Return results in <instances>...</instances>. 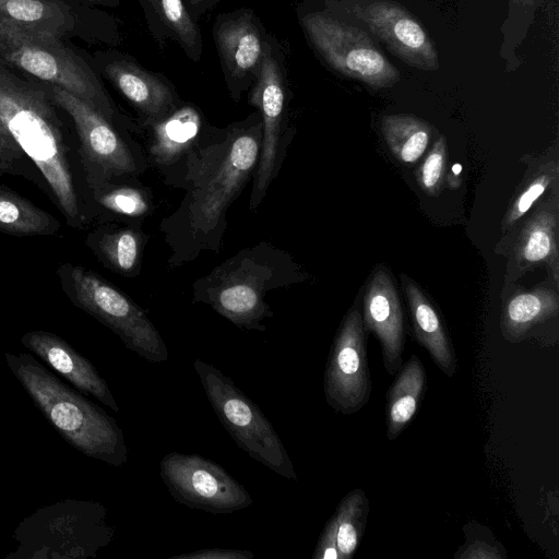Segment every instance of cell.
Masks as SVG:
<instances>
[{
    "label": "cell",
    "mask_w": 559,
    "mask_h": 559,
    "mask_svg": "<svg viewBox=\"0 0 559 559\" xmlns=\"http://www.w3.org/2000/svg\"><path fill=\"white\" fill-rule=\"evenodd\" d=\"M330 10L360 21L407 64L421 70L439 68L438 52L427 32L401 4L391 0H335Z\"/></svg>",
    "instance_id": "4fadbf2b"
},
{
    "label": "cell",
    "mask_w": 559,
    "mask_h": 559,
    "mask_svg": "<svg viewBox=\"0 0 559 559\" xmlns=\"http://www.w3.org/2000/svg\"><path fill=\"white\" fill-rule=\"evenodd\" d=\"M515 1L516 3H522V4H533L535 2V0H513Z\"/></svg>",
    "instance_id": "f35d334b"
},
{
    "label": "cell",
    "mask_w": 559,
    "mask_h": 559,
    "mask_svg": "<svg viewBox=\"0 0 559 559\" xmlns=\"http://www.w3.org/2000/svg\"><path fill=\"white\" fill-rule=\"evenodd\" d=\"M249 102L258 108L262 120V141L249 200V207L254 211L264 199L278 169L285 111L284 80L269 46L265 47L255 74Z\"/></svg>",
    "instance_id": "5bb4252c"
},
{
    "label": "cell",
    "mask_w": 559,
    "mask_h": 559,
    "mask_svg": "<svg viewBox=\"0 0 559 559\" xmlns=\"http://www.w3.org/2000/svg\"><path fill=\"white\" fill-rule=\"evenodd\" d=\"M50 84L0 58V121L40 171L67 224L84 221L67 129Z\"/></svg>",
    "instance_id": "7a4b0ae2"
},
{
    "label": "cell",
    "mask_w": 559,
    "mask_h": 559,
    "mask_svg": "<svg viewBox=\"0 0 559 559\" xmlns=\"http://www.w3.org/2000/svg\"><path fill=\"white\" fill-rule=\"evenodd\" d=\"M147 2L162 26L179 43L189 58L199 61L202 53L200 29L182 0H147Z\"/></svg>",
    "instance_id": "f1b7e54d"
},
{
    "label": "cell",
    "mask_w": 559,
    "mask_h": 559,
    "mask_svg": "<svg viewBox=\"0 0 559 559\" xmlns=\"http://www.w3.org/2000/svg\"><path fill=\"white\" fill-rule=\"evenodd\" d=\"M302 25L320 55L342 74L372 87L400 80L397 69L362 29L323 12L307 14Z\"/></svg>",
    "instance_id": "30bf717a"
},
{
    "label": "cell",
    "mask_w": 559,
    "mask_h": 559,
    "mask_svg": "<svg viewBox=\"0 0 559 559\" xmlns=\"http://www.w3.org/2000/svg\"><path fill=\"white\" fill-rule=\"evenodd\" d=\"M261 141L259 112L201 133L183 158L179 186L186 194L177 210L160 223L170 251L169 267L182 266L202 252L221 251L227 211L253 178Z\"/></svg>",
    "instance_id": "6da1fadb"
},
{
    "label": "cell",
    "mask_w": 559,
    "mask_h": 559,
    "mask_svg": "<svg viewBox=\"0 0 559 559\" xmlns=\"http://www.w3.org/2000/svg\"><path fill=\"white\" fill-rule=\"evenodd\" d=\"M57 275L68 299L109 328L124 346L151 362L167 361V346L144 310L97 273L67 262Z\"/></svg>",
    "instance_id": "52a82bcc"
},
{
    "label": "cell",
    "mask_w": 559,
    "mask_h": 559,
    "mask_svg": "<svg viewBox=\"0 0 559 559\" xmlns=\"http://www.w3.org/2000/svg\"><path fill=\"white\" fill-rule=\"evenodd\" d=\"M99 502L67 498L35 510L15 527L5 559L96 558L115 535Z\"/></svg>",
    "instance_id": "5b68a950"
},
{
    "label": "cell",
    "mask_w": 559,
    "mask_h": 559,
    "mask_svg": "<svg viewBox=\"0 0 559 559\" xmlns=\"http://www.w3.org/2000/svg\"><path fill=\"white\" fill-rule=\"evenodd\" d=\"M454 557L462 559H501L506 555L501 552L497 544L491 545L484 539H474L467 542Z\"/></svg>",
    "instance_id": "836d02e7"
},
{
    "label": "cell",
    "mask_w": 559,
    "mask_h": 559,
    "mask_svg": "<svg viewBox=\"0 0 559 559\" xmlns=\"http://www.w3.org/2000/svg\"><path fill=\"white\" fill-rule=\"evenodd\" d=\"M361 318L365 331L379 341L384 369L395 376L403 364L405 324L396 288L386 272L378 271L372 276L364 296Z\"/></svg>",
    "instance_id": "e0dca14e"
},
{
    "label": "cell",
    "mask_w": 559,
    "mask_h": 559,
    "mask_svg": "<svg viewBox=\"0 0 559 559\" xmlns=\"http://www.w3.org/2000/svg\"><path fill=\"white\" fill-rule=\"evenodd\" d=\"M159 475L173 498L191 509L228 514L252 504L246 488L225 468L198 454L167 453Z\"/></svg>",
    "instance_id": "8fae6325"
},
{
    "label": "cell",
    "mask_w": 559,
    "mask_h": 559,
    "mask_svg": "<svg viewBox=\"0 0 559 559\" xmlns=\"http://www.w3.org/2000/svg\"><path fill=\"white\" fill-rule=\"evenodd\" d=\"M95 201L106 210L122 216L139 217L151 209V201L142 188L107 183L92 191Z\"/></svg>",
    "instance_id": "f546056e"
},
{
    "label": "cell",
    "mask_w": 559,
    "mask_h": 559,
    "mask_svg": "<svg viewBox=\"0 0 559 559\" xmlns=\"http://www.w3.org/2000/svg\"><path fill=\"white\" fill-rule=\"evenodd\" d=\"M447 178V140L440 135L416 171L417 183L430 195H436Z\"/></svg>",
    "instance_id": "4dcf8cb0"
},
{
    "label": "cell",
    "mask_w": 559,
    "mask_h": 559,
    "mask_svg": "<svg viewBox=\"0 0 559 559\" xmlns=\"http://www.w3.org/2000/svg\"><path fill=\"white\" fill-rule=\"evenodd\" d=\"M61 228L60 222L28 199L0 187V231L17 236H48Z\"/></svg>",
    "instance_id": "d4e9b609"
},
{
    "label": "cell",
    "mask_w": 559,
    "mask_h": 559,
    "mask_svg": "<svg viewBox=\"0 0 559 559\" xmlns=\"http://www.w3.org/2000/svg\"><path fill=\"white\" fill-rule=\"evenodd\" d=\"M385 395V436L395 440L415 416L427 389V373L413 354L399 371Z\"/></svg>",
    "instance_id": "7402d4cb"
},
{
    "label": "cell",
    "mask_w": 559,
    "mask_h": 559,
    "mask_svg": "<svg viewBox=\"0 0 559 559\" xmlns=\"http://www.w3.org/2000/svg\"><path fill=\"white\" fill-rule=\"evenodd\" d=\"M25 159L27 156L0 121V174H17L19 165Z\"/></svg>",
    "instance_id": "d6a6232c"
},
{
    "label": "cell",
    "mask_w": 559,
    "mask_h": 559,
    "mask_svg": "<svg viewBox=\"0 0 559 559\" xmlns=\"http://www.w3.org/2000/svg\"><path fill=\"white\" fill-rule=\"evenodd\" d=\"M58 107L71 119L79 139V156L91 191L145 169V160L135 154L117 127L83 100L51 85Z\"/></svg>",
    "instance_id": "9c48e42d"
},
{
    "label": "cell",
    "mask_w": 559,
    "mask_h": 559,
    "mask_svg": "<svg viewBox=\"0 0 559 559\" xmlns=\"http://www.w3.org/2000/svg\"><path fill=\"white\" fill-rule=\"evenodd\" d=\"M13 376L60 436L84 455L115 467L128 461L116 420L48 371L31 354H4Z\"/></svg>",
    "instance_id": "277c9868"
},
{
    "label": "cell",
    "mask_w": 559,
    "mask_h": 559,
    "mask_svg": "<svg viewBox=\"0 0 559 559\" xmlns=\"http://www.w3.org/2000/svg\"><path fill=\"white\" fill-rule=\"evenodd\" d=\"M215 40L229 80L237 83L257 74L266 45L248 12L224 19L215 29Z\"/></svg>",
    "instance_id": "d6986e66"
},
{
    "label": "cell",
    "mask_w": 559,
    "mask_h": 559,
    "mask_svg": "<svg viewBox=\"0 0 559 559\" xmlns=\"http://www.w3.org/2000/svg\"><path fill=\"white\" fill-rule=\"evenodd\" d=\"M20 341L80 392L93 395L114 412L119 411L106 380L66 340L48 331L34 330L24 333Z\"/></svg>",
    "instance_id": "ac0fdd59"
},
{
    "label": "cell",
    "mask_w": 559,
    "mask_h": 559,
    "mask_svg": "<svg viewBox=\"0 0 559 559\" xmlns=\"http://www.w3.org/2000/svg\"><path fill=\"white\" fill-rule=\"evenodd\" d=\"M312 559H340L336 546V523L333 515L322 531Z\"/></svg>",
    "instance_id": "e575fe53"
},
{
    "label": "cell",
    "mask_w": 559,
    "mask_h": 559,
    "mask_svg": "<svg viewBox=\"0 0 559 559\" xmlns=\"http://www.w3.org/2000/svg\"><path fill=\"white\" fill-rule=\"evenodd\" d=\"M189 3L193 7V8H197L200 3H202L204 0H188Z\"/></svg>",
    "instance_id": "ab89813d"
},
{
    "label": "cell",
    "mask_w": 559,
    "mask_h": 559,
    "mask_svg": "<svg viewBox=\"0 0 559 559\" xmlns=\"http://www.w3.org/2000/svg\"><path fill=\"white\" fill-rule=\"evenodd\" d=\"M557 215L543 210L527 223L519 241V259L528 265L539 263L558 264Z\"/></svg>",
    "instance_id": "4316f807"
},
{
    "label": "cell",
    "mask_w": 559,
    "mask_h": 559,
    "mask_svg": "<svg viewBox=\"0 0 559 559\" xmlns=\"http://www.w3.org/2000/svg\"><path fill=\"white\" fill-rule=\"evenodd\" d=\"M551 180L552 176L549 173H543L534 177L519 193L507 213L504 222L507 227L514 224L528 212L533 204L545 193Z\"/></svg>",
    "instance_id": "1f68e13d"
},
{
    "label": "cell",
    "mask_w": 559,
    "mask_h": 559,
    "mask_svg": "<svg viewBox=\"0 0 559 559\" xmlns=\"http://www.w3.org/2000/svg\"><path fill=\"white\" fill-rule=\"evenodd\" d=\"M81 3L95 4V5H105V7H116L120 0H73Z\"/></svg>",
    "instance_id": "74e56055"
},
{
    "label": "cell",
    "mask_w": 559,
    "mask_h": 559,
    "mask_svg": "<svg viewBox=\"0 0 559 559\" xmlns=\"http://www.w3.org/2000/svg\"><path fill=\"white\" fill-rule=\"evenodd\" d=\"M559 297L550 288H536L511 296L503 307L500 330L512 344L522 342L537 324L557 317Z\"/></svg>",
    "instance_id": "603a6c76"
},
{
    "label": "cell",
    "mask_w": 559,
    "mask_h": 559,
    "mask_svg": "<svg viewBox=\"0 0 559 559\" xmlns=\"http://www.w3.org/2000/svg\"><path fill=\"white\" fill-rule=\"evenodd\" d=\"M148 151L159 168L182 162L202 133L199 111L192 106L177 107L170 115L153 123Z\"/></svg>",
    "instance_id": "44dd1931"
},
{
    "label": "cell",
    "mask_w": 559,
    "mask_h": 559,
    "mask_svg": "<svg viewBox=\"0 0 559 559\" xmlns=\"http://www.w3.org/2000/svg\"><path fill=\"white\" fill-rule=\"evenodd\" d=\"M371 377L361 313L352 309L334 337L328 357L323 391L336 413H358L369 402Z\"/></svg>",
    "instance_id": "7c38bea8"
},
{
    "label": "cell",
    "mask_w": 559,
    "mask_h": 559,
    "mask_svg": "<svg viewBox=\"0 0 559 559\" xmlns=\"http://www.w3.org/2000/svg\"><path fill=\"white\" fill-rule=\"evenodd\" d=\"M462 165L456 163L452 166L450 174L448 175V183L451 189H456L461 185L460 174Z\"/></svg>",
    "instance_id": "8d00e7d4"
},
{
    "label": "cell",
    "mask_w": 559,
    "mask_h": 559,
    "mask_svg": "<svg viewBox=\"0 0 559 559\" xmlns=\"http://www.w3.org/2000/svg\"><path fill=\"white\" fill-rule=\"evenodd\" d=\"M64 0H0V21L62 39H92L97 17L81 2Z\"/></svg>",
    "instance_id": "2e32d148"
},
{
    "label": "cell",
    "mask_w": 559,
    "mask_h": 559,
    "mask_svg": "<svg viewBox=\"0 0 559 559\" xmlns=\"http://www.w3.org/2000/svg\"><path fill=\"white\" fill-rule=\"evenodd\" d=\"M136 109L145 126L164 119L177 108L173 86L128 57L114 51H97L90 61Z\"/></svg>",
    "instance_id": "9a60e30c"
},
{
    "label": "cell",
    "mask_w": 559,
    "mask_h": 559,
    "mask_svg": "<svg viewBox=\"0 0 559 559\" xmlns=\"http://www.w3.org/2000/svg\"><path fill=\"white\" fill-rule=\"evenodd\" d=\"M254 554L242 549L210 548L176 555L169 559H252Z\"/></svg>",
    "instance_id": "d590c367"
},
{
    "label": "cell",
    "mask_w": 559,
    "mask_h": 559,
    "mask_svg": "<svg viewBox=\"0 0 559 559\" xmlns=\"http://www.w3.org/2000/svg\"><path fill=\"white\" fill-rule=\"evenodd\" d=\"M145 241L144 233L133 226L102 228L86 237L98 260L122 276L138 274Z\"/></svg>",
    "instance_id": "cb8c5ba5"
},
{
    "label": "cell",
    "mask_w": 559,
    "mask_h": 559,
    "mask_svg": "<svg viewBox=\"0 0 559 559\" xmlns=\"http://www.w3.org/2000/svg\"><path fill=\"white\" fill-rule=\"evenodd\" d=\"M381 131L392 154L404 164L416 163L431 138V126L412 115L384 116Z\"/></svg>",
    "instance_id": "484cf974"
},
{
    "label": "cell",
    "mask_w": 559,
    "mask_h": 559,
    "mask_svg": "<svg viewBox=\"0 0 559 559\" xmlns=\"http://www.w3.org/2000/svg\"><path fill=\"white\" fill-rule=\"evenodd\" d=\"M405 296L416 342L443 374L454 377L457 372L455 349L437 309L412 281L405 285Z\"/></svg>",
    "instance_id": "ffe728a7"
},
{
    "label": "cell",
    "mask_w": 559,
    "mask_h": 559,
    "mask_svg": "<svg viewBox=\"0 0 559 559\" xmlns=\"http://www.w3.org/2000/svg\"><path fill=\"white\" fill-rule=\"evenodd\" d=\"M193 367L214 413L235 443L272 472L297 480L283 441L260 407L214 366L195 359Z\"/></svg>",
    "instance_id": "ba28073f"
},
{
    "label": "cell",
    "mask_w": 559,
    "mask_h": 559,
    "mask_svg": "<svg viewBox=\"0 0 559 559\" xmlns=\"http://www.w3.org/2000/svg\"><path fill=\"white\" fill-rule=\"evenodd\" d=\"M0 58L76 96L116 126L120 115L97 71L60 37L0 21Z\"/></svg>",
    "instance_id": "8992f818"
},
{
    "label": "cell",
    "mask_w": 559,
    "mask_h": 559,
    "mask_svg": "<svg viewBox=\"0 0 559 559\" xmlns=\"http://www.w3.org/2000/svg\"><path fill=\"white\" fill-rule=\"evenodd\" d=\"M299 265L266 241L239 250L193 284V301L209 305L239 329L264 332L273 317L266 295L302 281Z\"/></svg>",
    "instance_id": "3957f363"
},
{
    "label": "cell",
    "mask_w": 559,
    "mask_h": 559,
    "mask_svg": "<svg viewBox=\"0 0 559 559\" xmlns=\"http://www.w3.org/2000/svg\"><path fill=\"white\" fill-rule=\"evenodd\" d=\"M369 501L360 488L349 491L338 503L333 518L340 559H349L358 548L367 524Z\"/></svg>",
    "instance_id": "83f0119b"
}]
</instances>
